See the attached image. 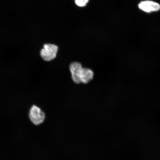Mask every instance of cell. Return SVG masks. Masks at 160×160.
<instances>
[{
	"label": "cell",
	"instance_id": "8992f818",
	"mask_svg": "<svg viewBox=\"0 0 160 160\" xmlns=\"http://www.w3.org/2000/svg\"><path fill=\"white\" fill-rule=\"evenodd\" d=\"M89 0H75L76 5L79 7H84L87 5Z\"/></svg>",
	"mask_w": 160,
	"mask_h": 160
},
{
	"label": "cell",
	"instance_id": "5b68a950",
	"mask_svg": "<svg viewBox=\"0 0 160 160\" xmlns=\"http://www.w3.org/2000/svg\"><path fill=\"white\" fill-rule=\"evenodd\" d=\"M93 77L94 73L91 69L83 68L80 77L81 83L85 84L88 83L92 80Z\"/></svg>",
	"mask_w": 160,
	"mask_h": 160
},
{
	"label": "cell",
	"instance_id": "3957f363",
	"mask_svg": "<svg viewBox=\"0 0 160 160\" xmlns=\"http://www.w3.org/2000/svg\"><path fill=\"white\" fill-rule=\"evenodd\" d=\"M82 69L81 64L77 62L72 63L70 65V70L71 73L72 78L76 83H81L80 77Z\"/></svg>",
	"mask_w": 160,
	"mask_h": 160
},
{
	"label": "cell",
	"instance_id": "277c9868",
	"mask_svg": "<svg viewBox=\"0 0 160 160\" xmlns=\"http://www.w3.org/2000/svg\"><path fill=\"white\" fill-rule=\"evenodd\" d=\"M139 8L142 11L149 13L159 11L160 10V5L154 2L147 1L140 3Z\"/></svg>",
	"mask_w": 160,
	"mask_h": 160
},
{
	"label": "cell",
	"instance_id": "6da1fadb",
	"mask_svg": "<svg viewBox=\"0 0 160 160\" xmlns=\"http://www.w3.org/2000/svg\"><path fill=\"white\" fill-rule=\"evenodd\" d=\"M58 47L53 44L47 43L43 45L40 52L41 57L46 61H50L57 57Z\"/></svg>",
	"mask_w": 160,
	"mask_h": 160
},
{
	"label": "cell",
	"instance_id": "7a4b0ae2",
	"mask_svg": "<svg viewBox=\"0 0 160 160\" xmlns=\"http://www.w3.org/2000/svg\"><path fill=\"white\" fill-rule=\"evenodd\" d=\"M29 117L30 120L33 124L39 125L44 121L45 115L44 112L39 107L33 105L30 109Z\"/></svg>",
	"mask_w": 160,
	"mask_h": 160
}]
</instances>
